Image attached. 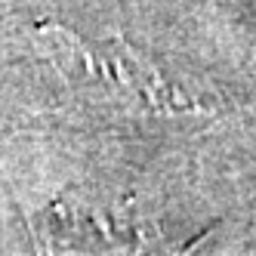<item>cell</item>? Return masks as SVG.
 <instances>
[{
    "mask_svg": "<svg viewBox=\"0 0 256 256\" xmlns=\"http://www.w3.org/2000/svg\"><path fill=\"white\" fill-rule=\"evenodd\" d=\"M44 38L56 40L50 46L52 59L62 68V78L84 93H93V99L99 102L142 114L200 112L198 102L176 99V93H170V86L160 80L158 68L136 56L133 46H126L120 38L105 44H86L59 28H46Z\"/></svg>",
    "mask_w": 256,
    "mask_h": 256,
    "instance_id": "6da1fadb",
    "label": "cell"
}]
</instances>
